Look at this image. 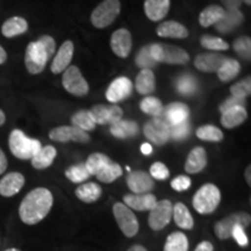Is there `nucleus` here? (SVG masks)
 Wrapping results in <instances>:
<instances>
[{
	"label": "nucleus",
	"instance_id": "1",
	"mask_svg": "<svg viewBox=\"0 0 251 251\" xmlns=\"http://www.w3.org/2000/svg\"><path fill=\"white\" fill-rule=\"evenodd\" d=\"M54 203V197L48 188L37 187L30 191L19 207V216L24 224H39L49 214Z\"/></svg>",
	"mask_w": 251,
	"mask_h": 251
},
{
	"label": "nucleus",
	"instance_id": "2",
	"mask_svg": "<svg viewBox=\"0 0 251 251\" xmlns=\"http://www.w3.org/2000/svg\"><path fill=\"white\" fill-rule=\"evenodd\" d=\"M56 51V42L51 36L43 35L27 46L25 65L30 75H39Z\"/></svg>",
	"mask_w": 251,
	"mask_h": 251
},
{
	"label": "nucleus",
	"instance_id": "3",
	"mask_svg": "<svg viewBox=\"0 0 251 251\" xmlns=\"http://www.w3.org/2000/svg\"><path fill=\"white\" fill-rule=\"evenodd\" d=\"M8 147L11 152L19 159H31L39 151L42 144L39 140L30 139L23 130L14 129L9 134Z\"/></svg>",
	"mask_w": 251,
	"mask_h": 251
},
{
	"label": "nucleus",
	"instance_id": "4",
	"mask_svg": "<svg viewBox=\"0 0 251 251\" xmlns=\"http://www.w3.org/2000/svg\"><path fill=\"white\" fill-rule=\"evenodd\" d=\"M221 201V192L214 184H205L194 194L192 205L199 214H212Z\"/></svg>",
	"mask_w": 251,
	"mask_h": 251
},
{
	"label": "nucleus",
	"instance_id": "5",
	"mask_svg": "<svg viewBox=\"0 0 251 251\" xmlns=\"http://www.w3.org/2000/svg\"><path fill=\"white\" fill-rule=\"evenodd\" d=\"M150 54L156 63L165 64H186L190 61L186 50L179 47L165 45V43H152L150 45Z\"/></svg>",
	"mask_w": 251,
	"mask_h": 251
},
{
	"label": "nucleus",
	"instance_id": "6",
	"mask_svg": "<svg viewBox=\"0 0 251 251\" xmlns=\"http://www.w3.org/2000/svg\"><path fill=\"white\" fill-rule=\"evenodd\" d=\"M121 4L119 0H103L93 9L91 14V23L96 28L102 29L114 23L120 14Z\"/></svg>",
	"mask_w": 251,
	"mask_h": 251
},
{
	"label": "nucleus",
	"instance_id": "7",
	"mask_svg": "<svg viewBox=\"0 0 251 251\" xmlns=\"http://www.w3.org/2000/svg\"><path fill=\"white\" fill-rule=\"evenodd\" d=\"M113 215L125 236L134 237L139 233V221L133 211L124 202H115L113 205Z\"/></svg>",
	"mask_w": 251,
	"mask_h": 251
},
{
	"label": "nucleus",
	"instance_id": "8",
	"mask_svg": "<svg viewBox=\"0 0 251 251\" xmlns=\"http://www.w3.org/2000/svg\"><path fill=\"white\" fill-rule=\"evenodd\" d=\"M250 215L246 212L233 213V214L220 220L214 225L215 236L222 241L229 240V238H231V231H233L234 227H236L237 225H241L242 227L247 228L250 225Z\"/></svg>",
	"mask_w": 251,
	"mask_h": 251
},
{
	"label": "nucleus",
	"instance_id": "9",
	"mask_svg": "<svg viewBox=\"0 0 251 251\" xmlns=\"http://www.w3.org/2000/svg\"><path fill=\"white\" fill-rule=\"evenodd\" d=\"M62 84L64 89L72 96L84 97L89 93V84L79 69L76 65H70L64 71L62 78Z\"/></svg>",
	"mask_w": 251,
	"mask_h": 251
},
{
	"label": "nucleus",
	"instance_id": "10",
	"mask_svg": "<svg viewBox=\"0 0 251 251\" xmlns=\"http://www.w3.org/2000/svg\"><path fill=\"white\" fill-rule=\"evenodd\" d=\"M144 136L156 146H163L170 140V126L164 119L152 118L144 125Z\"/></svg>",
	"mask_w": 251,
	"mask_h": 251
},
{
	"label": "nucleus",
	"instance_id": "11",
	"mask_svg": "<svg viewBox=\"0 0 251 251\" xmlns=\"http://www.w3.org/2000/svg\"><path fill=\"white\" fill-rule=\"evenodd\" d=\"M172 209H174V206H172L170 200L165 199L157 201L155 207L149 211V227L155 231L164 229L166 226L170 224L172 219Z\"/></svg>",
	"mask_w": 251,
	"mask_h": 251
},
{
	"label": "nucleus",
	"instance_id": "12",
	"mask_svg": "<svg viewBox=\"0 0 251 251\" xmlns=\"http://www.w3.org/2000/svg\"><path fill=\"white\" fill-rule=\"evenodd\" d=\"M89 113L96 125H114L120 121L124 115V111L117 105H94L89 109Z\"/></svg>",
	"mask_w": 251,
	"mask_h": 251
},
{
	"label": "nucleus",
	"instance_id": "13",
	"mask_svg": "<svg viewBox=\"0 0 251 251\" xmlns=\"http://www.w3.org/2000/svg\"><path fill=\"white\" fill-rule=\"evenodd\" d=\"M49 137L55 142H78L87 143L90 142V136L86 131L75 127V126H59L50 130Z\"/></svg>",
	"mask_w": 251,
	"mask_h": 251
},
{
	"label": "nucleus",
	"instance_id": "14",
	"mask_svg": "<svg viewBox=\"0 0 251 251\" xmlns=\"http://www.w3.org/2000/svg\"><path fill=\"white\" fill-rule=\"evenodd\" d=\"M134 85L131 80L127 77H119L109 84L106 91V98L109 102L117 103L127 99L133 92Z\"/></svg>",
	"mask_w": 251,
	"mask_h": 251
},
{
	"label": "nucleus",
	"instance_id": "15",
	"mask_svg": "<svg viewBox=\"0 0 251 251\" xmlns=\"http://www.w3.org/2000/svg\"><path fill=\"white\" fill-rule=\"evenodd\" d=\"M127 185L134 194L150 193L155 187V183L148 172L146 171H133L127 176Z\"/></svg>",
	"mask_w": 251,
	"mask_h": 251
},
{
	"label": "nucleus",
	"instance_id": "16",
	"mask_svg": "<svg viewBox=\"0 0 251 251\" xmlns=\"http://www.w3.org/2000/svg\"><path fill=\"white\" fill-rule=\"evenodd\" d=\"M111 48L118 57H128L133 48V39L130 31L126 28H120L112 34Z\"/></svg>",
	"mask_w": 251,
	"mask_h": 251
},
{
	"label": "nucleus",
	"instance_id": "17",
	"mask_svg": "<svg viewBox=\"0 0 251 251\" xmlns=\"http://www.w3.org/2000/svg\"><path fill=\"white\" fill-rule=\"evenodd\" d=\"M226 59L227 57L219 52H203L194 58V67L202 72H218Z\"/></svg>",
	"mask_w": 251,
	"mask_h": 251
},
{
	"label": "nucleus",
	"instance_id": "18",
	"mask_svg": "<svg viewBox=\"0 0 251 251\" xmlns=\"http://www.w3.org/2000/svg\"><path fill=\"white\" fill-rule=\"evenodd\" d=\"M74 43L71 41H65L63 45L59 47L58 51L56 52L54 61L51 63V72L55 75L64 72L70 67V63L74 56Z\"/></svg>",
	"mask_w": 251,
	"mask_h": 251
},
{
	"label": "nucleus",
	"instance_id": "19",
	"mask_svg": "<svg viewBox=\"0 0 251 251\" xmlns=\"http://www.w3.org/2000/svg\"><path fill=\"white\" fill-rule=\"evenodd\" d=\"M25 185V177L20 172H9L0 179V196L9 198L18 194Z\"/></svg>",
	"mask_w": 251,
	"mask_h": 251
},
{
	"label": "nucleus",
	"instance_id": "20",
	"mask_svg": "<svg viewBox=\"0 0 251 251\" xmlns=\"http://www.w3.org/2000/svg\"><path fill=\"white\" fill-rule=\"evenodd\" d=\"M124 203L134 211H150L157 203V198L152 193L126 194L124 197Z\"/></svg>",
	"mask_w": 251,
	"mask_h": 251
},
{
	"label": "nucleus",
	"instance_id": "21",
	"mask_svg": "<svg viewBox=\"0 0 251 251\" xmlns=\"http://www.w3.org/2000/svg\"><path fill=\"white\" fill-rule=\"evenodd\" d=\"M190 107L184 102H172L169 103L163 111V119L169 125H178L188 120L190 117Z\"/></svg>",
	"mask_w": 251,
	"mask_h": 251
},
{
	"label": "nucleus",
	"instance_id": "22",
	"mask_svg": "<svg viewBox=\"0 0 251 251\" xmlns=\"http://www.w3.org/2000/svg\"><path fill=\"white\" fill-rule=\"evenodd\" d=\"M170 5V0H144L143 9L149 20L158 23L168 15Z\"/></svg>",
	"mask_w": 251,
	"mask_h": 251
},
{
	"label": "nucleus",
	"instance_id": "23",
	"mask_svg": "<svg viewBox=\"0 0 251 251\" xmlns=\"http://www.w3.org/2000/svg\"><path fill=\"white\" fill-rule=\"evenodd\" d=\"M208 158H207V152L202 147H196L188 153L186 162H185V171L187 174L196 175L201 172L206 168Z\"/></svg>",
	"mask_w": 251,
	"mask_h": 251
},
{
	"label": "nucleus",
	"instance_id": "24",
	"mask_svg": "<svg viewBox=\"0 0 251 251\" xmlns=\"http://www.w3.org/2000/svg\"><path fill=\"white\" fill-rule=\"evenodd\" d=\"M244 21V14L241 9L226 11L224 18L215 25V29L221 34H230L231 31L237 29Z\"/></svg>",
	"mask_w": 251,
	"mask_h": 251
},
{
	"label": "nucleus",
	"instance_id": "25",
	"mask_svg": "<svg viewBox=\"0 0 251 251\" xmlns=\"http://www.w3.org/2000/svg\"><path fill=\"white\" fill-rule=\"evenodd\" d=\"M109 131L117 139H133V137H136L139 135V125L135 121L121 119L120 121L115 122L114 125L111 126Z\"/></svg>",
	"mask_w": 251,
	"mask_h": 251
},
{
	"label": "nucleus",
	"instance_id": "26",
	"mask_svg": "<svg viewBox=\"0 0 251 251\" xmlns=\"http://www.w3.org/2000/svg\"><path fill=\"white\" fill-rule=\"evenodd\" d=\"M157 35L168 39H186L188 36L187 28L177 21H164L157 27Z\"/></svg>",
	"mask_w": 251,
	"mask_h": 251
},
{
	"label": "nucleus",
	"instance_id": "27",
	"mask_svg": "<svg viewBox=\"0 0 251 251\" xmlns=\"http://www.w3.org/2000/svg\"><path fill=\"white\" fill-rule=\"evenodd\" d=\"M57 156V150L52 146H45L41 147V149L34 155L33 158L30 159L31 165L36 170H45L49 168L55 161Z\"/></svg>",
	"mask_w": 251,
	"mask_h": 251
},
{
	"label": "nucleus",
	"instance_id": "28",
	"mask_svg": "<svg viewBox=\"0 0 251 251\" xmlns=\"http://www.w3.org/2000/svg\"><path fill=\"white\" fill-rule=\"evenodd\" d=\"M248 119V112L246 107L237 106L228 111L221 113V125L227 129H233L237 126L242 125Z\"/></svg>",
	"mask_w": 251,
	"mask_h": 251
},
{
	"label": "nucleus",
	"instance_id": "29",
	"mask_svg": "<svg viewBox=\"0 0 251 251\" xmlns=\"http://www.w3.org/2000/svg\"><path fill=\"white\" fill-rule=\"evenodd\" d=\"M135 89L142 96H148L156 89V78L152 70L143 69L135 79Z\"/></svg>",
	"mask_w": 251,
	"mask_h": 251
},
{
	"label": "nucleus",
	"instance_id": "30",
	"mask_svg": "<svg viewBox=\"0 0 251 251\" xmlns=\"http://www.w3.org/2000/svg\"><path fill=\"white\" fill-rule=\"evenodd\" d=\"M27 30L28 23L26 21V19L21 17L9 18L1 26L2 35L7 37V39H12V37L21 35V34L26 33Z\"/></svg>",
	"mask_w": 251,
	"mask_h": 251
},
{
	"label": "nucleus",
	"instance_id": "31",
	"mask_svg": "<svg viewBox=\"0 0 251 251\" xmlns=\"http://www.w3.org/2000/svg\"><path fill=\"white\" fill-rule=\"evenodd\" d=\"M76 197L80 201L85 202V203H93L96 201H98V199L101 197L102 190L101 187L99 186L97 183H85L81 184L76 188Z\"/></svg>",
	"mask_w": 251,
	"mask_h": 251
},
{
	"label": "nucleus",
	"instance_id": "32",
	"mask_svg": "<svg viewBox=\"0 0 251 251\" xmlns=\"http://www.w3.org/2000/svg\"><path fill=\"white\" fill-rule=\"evenodd\" d=\"M175 87L181 96L190 97L199 91V83L197 78L191 74H183L177 77L175 81Z\"/></svg>",
	"mask_w": 251,
	"mask_h": 251
},
{
	"label": "nucleus",
	"instance_id": "33",
	"mask_svg": "<svg viewBox=\"0 0 251 251\" xmlns=\"http://www.w3.org/2000/svg\"><path fill=\"white\" fill-rule=\"evenodd\" d=\"M226 14V9L222 6L219 5H211L206 7L201 13L199 14V24L203 28H208L211 26H215L216 24L224 18Z\"/></svg>",
	"mask_w": 251,
	"mask_h": 251
},
{
	"label": "nucleus",
	"instance_id": "34",
	"mask_svg": "<svg viewBox=\"0 0 251 251\" xmlns=\"http://www.w3.org/2000/svg\"><path fill=\"white\" fill-rule=\"evenodd\" d=\"M172 216H174L176 225L179 228L184 229V230H191L193 228V216L191 214L190 209L184 203H176L174 206V209H172Z\"/></svg>",
	"mask_w": 251,
	"mask_h": 251
},
{
	"label": "nucleus",
	"instance_id": "35",
	"mask_svg": "<svg viewBox=\"0 0 251 251\" xmlns=\"http://www.w3.org/2000/svg\"><path fill=\"white\" fill-rule=\"evenodd\" d=\"M240 62H237L236 59L234 58H227L216 74H218L220 80L224 81V83H227V81H230L233 80L234 78H236L238 76V74H240Z\"/></svg>",
	"mask_w": 251,
	"mask_h": 251
},
{
	"label": "nucleus",
	"instance_id": "36",
	"mask_svg": "<svg viewBox=\"0 0 251 251\" xmlns=\"http://www.w3.org/2000/svg\"><path fill=\"white\" fill-rule=\"evenodd\" d=\"M124 171L120 164L111 161L108 164H106L103 168L97 174L96 177L98 178L99 181L105 184H111L114 180H117L118 178H120Z\"/></svg>",
	"mask_w": 251,
	"mask_h": 251
},
{
	"label": "nucleus",
	"instance_id": "37",
	"mask_svg": "<svg viewBox=\"0 0 251 251\" xmlns=\"http://www.w3.org/2000/svg\"><path fill=\"white\" fill-rule=\"evenodd\" d=\"M188 238L181 231H175L166 237L164 251H187Z\"/></svg>",
	"mask_w": 251,
	"mask_h": 251
},
{
	"label": "nucleus",
	"instance_id": "38",
	"mask_svg": "<svg viewBox=\"0 0 251 251\" xmlns=\"http://www.w3.org/2000/svg\"><path fill=\"white\" fill-rule=\"evenodd\" d=\"M140 108L144 114L152 118H161L164 111V106L161 100L156 97H146L140 103Z\"/></svg>",
	"mask_w": 251,
	"mask_h": 251
},
{
	"label": "nucleus",
	"instance_id": "39",
	"mask_svg": "<svg viewBox=\"0 0 251 251\" xmlns=\"http://www.w3.org/2000/svg\"><path fill=\"white\" fill-rule=\"evenodd\" d=\"M196 135L199 140L207 141V142H220V141L224 140L222 130L213 125H206L199 127L196 131Z\"/></svg>",
	"mask_w": 251,
	"mask_h": 251
},
{
	"label": "nucleus",
	"instance_id": "40",
	"mask_svg": "<svg viewBox=\"0 0 251 251\" xmlns=\"http://www.w3.org/2000/svg\"><path fill=\"white\" fill-rule=\"evenodd\" d=\"M65 177L69 180L72 181L75 184L84 183V181L89 179L91 177L89 170H87L85 163H79V164H75L67 169L65 171Z\"/></svg>",
	"mask_w": 251,
	"mask_h": 251
},
{
	"label": "nucleus",
	"instance_id": "41",
	"mask_svg": "<svg viewBox=\"0 0 251 251\" xmlns=\"http://www.w3.org/2000/svg\"><path fill=\"white\" fill-rule=\"evenodd\" d=\"M111 161L112 159L108 156H106L105 153L94 152L92 155H90L89 158L86 159L85 165L91 176H97V174L101 170L103 166L108 164Z\"/></svg>",
	"mask_w": 251,
	"mask_h": 251
},
{
	"label": "nucleus",
	"instance_id": "42",
	"mask_svg": "<svg viewBox=\"0 0 251 251\" xmlns=\"http://www.w3.org/2000/svg\"><path fill=\"white\" fill-rule=\"evenodd\" d=\"M71 122L72 126L86 131V133L90 130H93L97 126L92 120V118H91L89 111H79L75 113L71 117Z\"/></svg>",
	"mask_w": 251,
	"mask_h": 251
},
{
	"label": "nucleus",
	"instance_id": "43",
	"mask_svg": "<svg viewBox=\"0 0 251 251\" xmlns=\"http://www.w3.org/2000/svg\"><path fill=\"white\" fill-rule=\"evenodd\" d=\"M135 63L139 67L141 70L143 69H149L151 70L152 68H155L158 63H156L155 59L152 58L151 54H150V45L144 46L140 49V51L137 52L136 58H135Z\"/></svg>",
	"mask_w": 251,
	"mask_h": 251
},
{
	"label": "nucleus",
	"instance_id": "44",
	"mask_svg": "<svg viewBox=\"0 0 251 251\" xmlns=\"http://www.w3.org/2000/svg\"><path fill=\"white\" fill-rule=\"evenodd\" d=\"M200 43H201L203 48L207 50H212V51H225V50L229 49L228 43L225 40L216 36L203 35L200 39Z\"/></svg>",
	"mask_w": 251,
	"mask_h": 251
},
{
	"label": "nucleus",
	"instance_id": "45",
	"mask_svg": "<svg viewBox=\"0 0 251 251\" xmlns=\"http://www.w3.org/2000/svg\"><path fill=\"white\" fill-rule=\"evenodd\" d=\"M233 48L235 52L240 56L241 58L250 61L251 57V39L249 36H241L235 40Z\"/></svg>",
	"mask_w": 251,
	"mask_h": 251
},
{
	"label": "nucleus",
	"instance_id": "46",
	"mask_svg": "<svg viewBox=\"0 0 251 251\" xmlns=\"http://www.w3.org/2000/svg\"><path fill=\"white\" fill-rule=\"evenodd\" d=\"M170 126V125H169ZM191 125L190 121L186 120L181 124L170 126V139L174 141H184L190 136Z\"/></svg>",
	"mask_w": 251,
	"mask_h": 251
},
{
	"label": "nucleus",
	"instance_id": "47",
	"mask_svg": "<svg viewBox=\"0 0 251 251\" xmlns=\"http://www.w3.org/2000/svg\"><path fill=\"white\" fill-rule=\"evenodd\" d=\"M230 93L231 96L236 97V98L246 99L247 97H249L251 93V78L248 76L244 79L235 83L230 87Z\"/></svg>",
	"mask_w": 251,
	"mask_h": 251
},
{
	"label": "nucleus",
	"instance_id": "48",
	"mask_svg": "<svg viewBox=\"0 0 251 251\" xmlns=\"http://www.w3.org/2000/svg\"><path fill=\"white\" fill-rule=\"evenodd\" d=\"M149 175L151 176L152 179L157 180H165L168 179L169 176H170V171L166 168V165L162 162H156L150 166V172Z\"/></svg>",
	"mask_w": 251,
	"mask_h": 251
},
{
	"label": "nucleus",
	"instance_id": "49",
	"mask_svg": "<svg viewBox=\"0 0 251 251\" xmlns=\"http://www.w3.org/2000/svg\"><path fill=\"white\" fill-rule=\"evenodd\" d=\"M191 185H192V180L187 176H178L171 181V187L177 192H183V191L188 190Z\"/></svg>",
	"mask_w": 251,
	"mask_h": 251
},
{
	"label": "nucleus",
	"instance_id": "50",
	"mask_svg": "<svg viewBox=\"0 0 251 251\" xmlns=\"http://www.w3.org/2000/svg\"><path fill=\"white\" fill-rule=\"evenodd\" d=\"M237 106H242V107H246V99L242 98H236V97H229L227 100H225L221 105L219 106L220 113H224L228 109L237 107Z\"/></svg>",
	"mask_w": 251,
	"mask_h": 251
},
{
	"label": "nucleus",
	"instance_id": "51",
	"mask_svg": "<svg viewBox=\"0 0 251 251\" xmlns=\"http://www.w3.org/2000/svg\"><path fill=\"white\" fill-rule=\"evenodd\" d=\"M231 237L236 241V243L240 247H246L249 243L246 231H244V227H242L241 225H237L236 227H234L233 231H231Z\"/></svg>",
	"mask_w": 251,
	"mask_h": 251
},
{
	"label": "nucleus",
	"instance_id": "52",
	"mask_svg": "<svg viewBox=\"0 0 251 251\" xmlns=\"http://www.w3.org/2000/svg\"><path fill=\"white\" fill-rule=\"evenodd\" d=\"M222 5L225 6L226 11H233V9H240L242 5V0H221Z\"/></svg>",
	"mask_w": 251,
	"mask_h": 251
},
{
	"label": "nucleus",
	"instance_id": "53",
	"mask_svg": "<svg viewBox=\"0 0 251 251\" xmlns=\"http://www.w3.org/2000/svg\"><path fill=\"white\" fill-rule=\"evenodd\" d=\"M214 250V247L213 244L209 242V241H202L201 243H199L197 246L194 251H213Z\"/></svg>",
	"mask_w": 251,
	"mask_h": 251
},
{
	"label": "nucleus",
	"instance_id": "54",
	"mask_svg": "<svg viewBox=\"0 0 251 251\" xmlns=\"http://www.w3.org/2000/svg\"><path fill=\"white\" fill-rule=\"evenodd\" d=\"M8 162H7V157H6L5 152L2 151L1 148H0V175H2L7 169Z\"/></svg>",
	"mask_w": 251,
	"mask_h": 251
},
{
	"label": "nucleus",
	"instance_id": "55",
	"mask_svg": "<svg viewBox=\"0 0 251 251\" xmlns=\"http://www.w3.org/2000/svg\"><path fill=\"white\" fill-rule=\"evenodd\" d=\"M141 151H142L143 155L148 156L152 152V147L150 146L149 143H143L142 146H141Z\"/></svg>",
	"mask_w": 251,
	"mask_h": 251
},
{
	"label": "nucleus",
	"instance_id": "56",
	"mask_svg": "<svg viewBox=\"0 0 251 251\" xmlns=\"http://www.w3.org/2000/svg\"><path fill=\"white\" fill-rule=\"evenodd\" d=\"M7 61V52L5 51V49L0 46V65L4 64Z\"/></svg>",
	"mask_w": 251,
	"mask_h": 251
},
{
	"label": "nucleus",
	"instance_id": "57",
	"mask_svg": "<svg viewBox=\"0 0 251 251\" xmlns=\"http://www.w3.org/2000/svg\"><path fill=\"white\" fill-rule=\"evenodd\" d=\"M244 177H246V180H247L248 185L250 186V185H251V166L250 165L246 169V174H244Z\"/></svg>",
	"mask_w": 251,
	"mask_h": 251
},
{
	"label": "nucleus",
	"instance_id": "58",
	"mask_svg": "<svg viewBox=\"0 0 251 251\" xmlns=\"http://www.w3.org/2000/svg\"><path fill=\"white\" fill-rule=\"evenodd\" d=\"M127 251H148L143 246H140V244H135V246L130 247Z\"/></svg>",
	"mask_w": 251,
	"mask_h": 251
},
{
	"label": "nucleus",
	"instance_id": "59",
	"mask_svg": "<svg viewBox=\"0 0 251 251\" xmlns=\"http://www.w3.org/2000/svg\"><path fill=\"white\" fill-rule=\"evenodd\" d=\"M5 121H6V115H5V113L2 112L1 109H0V127H1V126L5 124Z\"/></svg>",
	"mask_w": 251,
	"mask_h": 251
},
{
	"label": "nucleus",
	"instance_id": "60",
	"mask_svg": "<svg viewBox=\"0 0 251 251\" xmlns=\"http://www.w3.org/2000/svg\"><path fill=\"white\" fill-rule=\"evenodd\" d=\"M5 251H21V250L17 249V248H11V249H7V250H5Z\"/></svg>",
	"mask_w": 251,
	"mask_h": 251
},
{
	"label": "nucleus",
	"instance_id": "61",
	"mask_svg": "<svg viewBox=\"0 0 251 251\" xmlns=\"http://www.w3.org/2000/svg\"><path fill=\"white\" fill-rule=\"evenodd\" d=\"M243 2H246L247 5H251V0H242Z\"/></svg>",
	"mask_w": 251,
	"mask_h": 251
}]
</instances>
